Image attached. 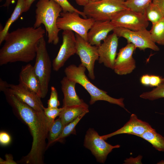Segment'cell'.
Listing matches in <instances>:
<instances>
[{"label":"cell","mask_w":164,"mask_h":164,"mask_svg":"<svg viewBox=\"0 0 164 164\" xmlns=\"http://www.w3.org/2000/svg\"><path fill=\"white\" fill-rule=\"evenodd\" d=\"M150 75L149 74H145L142 75L140 79L141 84L145 86H149Z\"/></svg>","instance_id":"d590c367"},{"label":"cell","mask_w":164,"mask_h":164,"mask_svg":"<svg viewBox=\"0 0 164 164\" xmlns=\"http://www.w3.org/2000/svg\"><path fill=\"white\" fill-rule=\"evenodd\" d=\"M6 90L35 110L43 111L44 107L41 100V98L19 84H9V88Z\"/></svg>","instance_id":"9a60e30c"},{"label":"cell","mask_w":164,"mask_h":164,"mask_svg":"<svg viewBox=\"0 0 164 164\" xmlns=\"http://www.w3.org/2000/svg\"><path fill=\"white\" fill-rule=\"evenodd\" d=\"M64 109L59 116L64 126L76 118L84 112L89 111L88 105L85 103L80 104L63 107Z\"/></svg>","instance_id":"ffe728a7"},{"label":"cell","mask_w":164,"mask_h":164,"mask_svg":"<svg viewBox=\"0 0 164 164\" xmlns=\"http://www.w3.org/2000/svg\"><path fill=\"white\" fill-rule=\"evenodd\" d=\"M84 146L91 151L97 161L101 163H104L108 155L113 149L120 147L119 145H112L108 143L92 128L87 131Z\"/></svg>","instance_id":"ba28073f"},{"label":"cell","mask_w":164,"mask_h":164,"mask_svg":"<svg viewBox=\"0 0 164 164\" xmlns=\"http://www.w3.org/2000/svg\"><path fill=\"white\" fill-rule=\"evenodd\" d=\"M101 0H90V2H97L99 1H100Z\"/></svg>","instance_id":"7bdbcfd3"},{"label":"cell","mask_w":164,"mask_h":164,"mask_svg":"<svg viewBox=\"0 0 164 164\" xmlns=\"http://www.w3.org/2000/svg\"><path fill=\"white\" fill-rule=\"evenodd\" d=\"M11 142V138L6 132L2 131L0 132V143L3 146L9 145Z\"/></svg>","instance_id":"d6a6232c"},{"label":"cell","mask_w":164,"mask_h":164,"mask_svg":"<svg viewBox=\"0 0 164 164\" xmlns=\"http://www.w3.org/2000/svg\"><path fill=\"white\" fill-rule=\"evenodd\" d=\"M25 7L24 0H17L16 5L10 17L6 22L3 28L0 30V45L4 41L5 37L12 24L19 18L22 13L25 12Z\"/></svg>","instance_id":"44dd1931"},{"label":"cell","mask_w":164,"mask_h":164,"mask_svg":"<svg viewBox=\"0 0 164 164\" xmlns=\"http://www.w3.org/2000/svg\"><path fill=\"white\" fill-rule=\"evenodd\" d=\"M79 15L75 12H62L57 19V26L61 30L74 32L87 41L88 32L95 21L91 18H82Z\"/></svg>","instance_id":"52a82bcc"},{"label":"cell","mask_w":164,"mask_h":164,"mask_svg":"<svg viewBox=\"0 0 164 164\" xmlns=\"http://www.w3.org/2000/svg\"><path fill=\"white\" fill-rule=\"evenodd\" d=\"M62 36V44L52 63L53 69L56 71H58L68 59L76 53V38L73 31L63 30Z\"/></svg>","instance_id":"7c38bea8"},{"label":"cell","mask_w":164,"mask_h":164,"mask_svg":"<svg viewBox=\"0 0 164 164\" xmlns=\"http://www.w3.org/2000/svg\"><path fill=\"white\" fill-rule=\"evenodd\" d=\"M142 156L141 155H139L137 157L133 158L132 157H130L129 158L126 159L124 161L125 164H142L141 162Z\"/></svg>","instance_id":"e575fe53"},{"label":"cell","mask_w":164,"mask_h":164,"mask_svg":"<svg viewBox=\"0 0 164 164\" xmlns=\"http://www.w3.org/2000/svg\"><path fill=\"white\" fill-rule=\"evenodd\" d=\"M75 36L76 53L79 56L81 63L87 70L89 77L94 80L95 78L94 70L95 63L99 59L97 47L91 45L77 33Z\"/></svg>","instance_id":"30bf717a"},{"label":"cell","mask_w":164,"mask_h":164,"mask_svg":"<svg viewBox=\"0 0 164 164\" xmlns=\"http://www.w3.org/2000/svg\"><path fill=\"white\" fill-rule=\"evenodd\" d=\"M6 100L15 115L27 125L32 137L31 149L20 162L26 164H43L47 149L46 140L50 125L44 111H37L22 102L13 94L4 92Z\"/></svg>","instance_id":"6da1fadb"},{"label":"cell","mask_w":164,"mask_h":164,"mask_svg":"<svg viewBox=\"0 0 164 164\" xmlns=\"http://www.w3.org/2000/svg\"><path fill=\"white\" fill-rule=\"evenodd\" d=\"M2 0H0L2 2ZM16 0H5V2L2 5L3 6L8 7L10 5L14 3Z\"/></svg>","instance_id":"60d3db41"},{"label":"cell","mask_w":164,"mask_h":164,"mask_svg":"<svg viewBox=\"0 0 164 164\" xmlns=\"http://www.w3.org/2000/svg\"><path fill=\"white\" fill-rule=\"evenodd\" d=\"M149 32L154 43L164 45V18L157 23L152 24Z\"/></svg>","instance_id":"cb8c5ba5"},{"label":"cell","mask_w":164,"mask_h":164,"mask_svg":"<svg viewBox=\"0 0 164 164\" xmlns=\"http://www.w3.org/2000/svg\"><path fill=\"white\" fill-rule=\"evenodd\" d=\"M152 2L159 8L164 17V0H153Z\"/></svg>","instance_id":"8d00e7d4"},{"label":"cell","mask_w":164,"mask_h":164,"mask_svg":"<svg viewBox=\"0 0 164 164\" xmlns=\"http://www.w3.org/2000/svg\"><path fill=\"white\" fill-rule=\"evenodd\" d=\"M5 160H3L0 158V163L1 164H16L17 163L13 160L12 155L6 154L5 156Z\"/></svg>","instance_id":"836d02e7"},{"label":"cell","mask_w":164,"mask_h":164,"mask_svg":"<svg viewBox=\"0 0 164 164\" xmlns=\"http://www.w3.org/2000/svg\"><path fill=\"white\" fill-rule=\"evenodd\" d=\"M19 84L41 98L39 83L31 64L29 63L22 67L19 74Z\"/></svg>","instance_id":"ac0fdd59"},{"label":"cell","mask_w":164,"mask_h":164,"mask_svg":"<svg viewBox=\"0 0 164 164\" xmlns=\"http://www.w3.org/2000/svg\"><path fill=\"white\" fill-rule=\"evenodd\" d=\"M111 21L115 27H122L134 31L146 29L149 24L144 14L128 9L120 12Z\"/></svg>","instance_id":"8fae6325"},{"label":"cell","mask_w":164,"mask_h":164,"mask_svg":"<svg viewBox=\"0 0 164 164\" xmlns=\"http://www.w3.org/2000/svg\"><path fill=\"white\" fill-rule=\"evenodd\" d=\"M45 33L41 26L24 27L9 32L0 50V65L33 60L36 56L39 43Z\"/></svg>","instance_id":"7a4b0ae2"},{"label":"cell","mask_w":164,"mask_h":164,"mask_svg":"<svg viewBox=\"0 0 164 164\" xmlns=\"http://www.w3.org/2000/svg\"><path fill=\"white\" fill-rule=\"evenodd\" d=\"M64 107L58 108H43V111L45 115L47 117L49 123L50 125L57 116L64 109Z\"/></svg>","instance_id":"f1b7e54d"},{"label":"cell","mask_w":164,"mask_h":164,"mask_svg":"<svg viewBox=\"0 0 164 164\" xmlns=\"http://www.w3.org/2000/svg\"><path fill=\"white\" fill-rule=\"evenodd\" d=\"M138 136L149 142L158 151L164 152V137L152 128Z\"/></svg>","instance_id":"7402d4cb"},{"label":"cell","mask_w":164,"mask_h":164,"mask_svg":"<svg viewBox=\"0 0 164 164\" xmlns=\"http://www.w3.org/2000/svg\"><path fill=\"white\" fill-rule=\"evenodd\" d=\"M9 84L6 81L3 80L0 78V90L3 92L9 87Z\"/></svg>","instance_id":"74e56055"},{"label":"cell","mask_w":164,"mask_h":164,"mask_svg":"<svg viewBox=\"0 0 164 164\" xmlns=\"http://www.w3.org/2000/svg\"><path fill=\"white\" fill-rule=\"evenodd\" d=\"M115 27L111 21H95L88 31L87 41L91 45L98 46Z\"/></svg>","instance_id":"e0dca14e"},{"label":"cell","mask_w":164,"mask_h":164,"mask_svg":"<svg viewBox=\"0 0 164 164\" xmlns=\"http://www.w3.org/2000/svg\"><path fill=\"white\" fill-rule=\"evenodd\" d=\"M143 99L154 100L164 97V83L153 88L150 91L143 92L140 95Z\"/></svg>","instance_id":"83f0119b"},{"label":"cell","mask_w":164,"mask_h":164,"mask_svg":"<svg viewBox=\"0 0 164 164\" xmlns=\"http://www.w3.org/2000/svg\"><path fill=\"white\" fill-rule=\"evenodd\" d=\"M119 37L125 38L128 43L133 44L141 50L149 48L155 51L159 50L152 40L149 31L146 29L134 31L121 27H115L113 30Z\"/></svg>","instance_id":"9c48e42d"},{"label":"cell","mask_w":164,"mask_h":164,"mask_svg":"<svg viewBox=\"0 0 164 164\" xmlns=\"http://www.w3.org/2000/svg\"><path fill=\"white\" fill-rule=\"evenodd\" d=\"M119 0L122 1H123V2H125V1H126L127 0Z\"/></svg>","instance_id":"ee69618b"},{"label":"cell","mask_w":164,"mask_h":164,"mask_svg":"<svg viewBox=\"0 0 164 164\" xmlns=\"http://www.w3.org/2000/svg\"><path fill=\"white\" fill-rule=\"evenodd\" d=\"M52 63L44 37L40 40L37 47L34 70L39 80L41 98L45 97L48 91L50 78Z\"/></svg>","instance_id":"8992f818"},{"label":"cell","mask_w":164,"mask_h":164,"mask_svg":"<svg viewBox=\"0 0 164 164\" xmlns=\"http://www.w3.org/2000/svg\"><path fill=\"white\" fill-rule=\"evenodd\" d=\"M157 164H164V160H161V161L158 162Z\"/></svg>","instance_id":"b9f144b4"},{"label":"cell","mask_w":164,"mask_h":164,"mask_svg":"<svg viewBox=\"0 0 164 164\" xmlns=\"http://www.w3.org/2000/svg\"><path fill=\"white\" fill-rule=\"evenodd\" d=\"M58 3L62 7L63 12H76L78 13L80 15L82 16L84 18H87L83 12H81L74 8L67 1V0H53Z\"/></svg>","instance_id":"f546056e"},{"label":"cell","mask_w":164,"mask_h":164,"mask_svg":"<svg viewBox=\"0 0 164 164\" xmlns=\"http://www.w3.org/2000/svg\"><path fill=\"white\" fill-rule=\"evenodd\" d=\"M35 21L33 27L44 25L47 33L48 43L56 45L59 41L61 30L56 25L58 18L63 11L61 6L53 0H39L36 5Z\"/></svg>","instance_id":"3957f363"},{"label":"cell","mask_w":164,"mask_h":164,"mask_svg":"<svg viewBox=\"0 0 164 164\" xmlns=\"http://www.w3.org/2000/svg\"><path fill=\"white\" fill-rule=\"evenodd\" d=\"M152 127L148 123L139 119L136 115L132 114L129 121L121 128L111 133L101 136L105 140L117 135L127 134L138 136Z\"/></svg>","instance_id":"2e32d148"},{"label":"cell","mask_w":164,"mask_h":164,"mask_svg":"<svg viewBox=\"0 0 164 164\" xmlns=\"http://www.w3.org/2000/svg\"><path fill=\"white\" fill-rule=\"evenodd\" d=\"M64 126L59 118L55 120L52 123L48 132L47 137L48 142L47 145V149L50 145L55 142L56 140L61 133Z\"/></svg>","instance_id":"603a6c76"},{"label":"cell","mask_w":164,"mask_h":164,"mask_svg":"<svg viewBox=\"0 0 164 164\" xmlns=\"http://www.w3.org/2000/svg\"><path fill=\"white\" fill-rule=\"evenodd\" d=\"M86 69L81 63L78 66L71 64L65 68L64 73L68 79L80 85L89 93L91 96L90 104L92 105L98 101H104L125 109L124 98L112 97L109 96L107 92L98 88L92 84L85 74Z\"/></svg>","instance_id":"277c9868"},{"label":"cell","mask_w":164,"mask_h":164,"mask_svg":"<svg viewBox=\"0 0 164 164\" xmlns=\"http://www.w3.org/2000/svg\"><path fill=\"white\" fill-rule=\"evenodd\" d=\"M48 107L58 108L60 105L58 99V93L56 88L53 86L51 87V93L47 102Z\"/></svg>","instance_id":"4dcf8cb0"},{"label":"cell","mask_w":164,"mask_h":164,"mask_svg":"<svg viewBox=\"0 0 164 164\" xmlns=\"http://www.w3.org/2000/svg\"><path fill=\"white\" fill-rule=\"evenodd\" d=\"M76 3L79 5L85 6L90 1V0H75Z\"/></svg>","instance_id":"ab89813d"},{"label":"cell","mask_w":164,"mask_h":164,"mask_svg":"<svg viewBox=\"0 0 164 164\" xmlns=\"http://www.w3.org/2000/svg\"><path fill=\"white\" fill-rule=\"evenodd\" d=\"M61 88L63 93V107L80 104L84 103L76 93L75 87L77 83L64 77L60 81Z\"/></svg>","instance_id":"d6986e66"},{"label":"cell","mask_w":164,"mask_h":164,"mask_svg":"<svg viewBox=\"0 0 164 164\" xmlns=\"http://www.w3.org/2000/svg\"><path fill=\"white\" fill-rule=\"evenodd\" d=\"M125 2L119 0H101L89 2L83 12L88 18L95 21H111L122 11L128 9Z\"/></svg>","instance_id":"5b68a950"},{"label":"cell","mask_w":164,"mask_h":164,"mask_svg":"<svg viewBox=\"0 0 164 164\" xmlns=\"http://www.w3.org/2000/svg\"><path fill=\"white\" fill-rule=\"evenodd\" d=\"M36 0H24L25 2V12H26L30 8L32 3Z\"/></svg>","instance_id":"f35d334b"},{"label":"cell","mask_w":164,"mask_h":164,"mask_svg":"<svg viewBox=\"0 0 164 164\" xmlns=\"http://www.w3.org/2000/svg\"><path fill=\"white\" fill-rule=\"evenodd\" d=\"M89 112V111H87L84 112L73 121L65 125L60 135L56 140L55 142H62L64 138L71 134H75V128L76 125L83 116Z\"/></svg>","instance_id":"484cf974"},{"label":"cell","mask_w":164,"mask_h":164,"mask_svg":"<svg viewBox=\"0 0 164 164\" xmlns=\"http://www.w3.org/2000/svg\"><path fill=\"white\" fill-rule=\"evenodd\" d=\"M153 0H127L124 2L126 7L134 12L144 14L146 8Z\"/></svg>","instance_id":"4316f807"},{"label":"cell","mask_w":164,"mask_h":164,"mask_svg":"<svg viewBox=\"0 0 164 164\" xmlns=\"http://www.w3.org/2000/svg\"><path fill=\"white\" fill-rule=\"evenodd\" d=\"M135 49L133 44L129 43L119 50L113 69L115 73L125 75L131 73L135 69L136 62L132 55Z\"/></svg>","instance_id":"4fadbf2b"},{"label":"cell","mask_w":164,"mask_h":164,"mask_svg":"<svg viewBox=\"0 0 164 164\" xmlns=\"http://www.w3.org/2000/svg\"><path fill=\"white\" fill-rule=\"evenodd\" d=\"M118 37L114 32L108 36L97 47L98 62L113 69L118 45Z\"/></svg>","instance_id":"5bb4252c"},{"label":"cell","mask_w":164,"mask_h":164,"mask_svg":"<svg viewBox=\"0 0 164 164\" xmlns=\"http://www.w3.org/2000/svg\"><path fill=\"white\" fill-rule=\"evenodd\" d=\"M144 14L147 19L152 24L157 23L164 18L160 9L152 2L146 8Z\"/></svg>","instance_id":"d4e9b609"},{"label":"cell","mask_w":164,"mask_h":164,"mask_svg":"<svg viewBox=\"0 0 164 164\" xmlns=\"http://www.w3.org/2000/svg\"><path fill=\"white\" fill-rule=\"evenodd\" d=\"M164 83V78L159 76L150 75L149 86L151 87H157Z\"/></svg>","instance_id":"1f68e13d"}]
</instances>
